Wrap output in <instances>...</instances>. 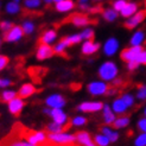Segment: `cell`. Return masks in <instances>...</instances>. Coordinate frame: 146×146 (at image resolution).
I'll return each mask as SVG.
<instances>
[{
    "instance_id": "cell-1",
    "label": "cell",
    "mask_w": 146,
    "mask_h": 146,
    "mask_svg": "<svg viewBox=\"0 0 146 146\" xmlns=\"http://www.w3.org/2000/svg\"><path fill=\"white\" fill-rule=\"evenodd\" d=\"M12 132L18 134L21 139L35 146H48V133L43 131H35L17 122L12 127Z\"/></svg>"
},
{
    "instance_id": "cell-2",
    "label": "cell",
    "mask_w": 146,
    "mask_h": 146,
    "mask_svg": "<svg viewBox=\"0 0 146 146\" xmlns=\"http://www.w3.org/2000/svg\"><path fill=\"white\" fill-rule=\"evenodd\" d=\"M48 146H80L76 141L75 134L67 132L48 133Z\"/></svg>"
},
{
    "instance_id": "cell-3",
    "label": "cell",
    "mask_w": 146,
    "mask_h": 146,
    "mask_svg": "<svg viewBox=\"0 0 146 146\" xmlns=\"http://www.w3.org/2000/svg\"><path fill=\"white\" fill-rule=\"evenodd\" d=\"M64 23H70L77 27H83L90 24H98V19L90 18L86 13H72L68 18L64 19Z\"/></svg>"
},
{
    "instance_id": "cell-4",
    "label": "cell",
    "mask_w": 146,
    "mask_h": 146,
    "mask_svg": "<svg viewBox=\"0 0 146 146\" xmlns=\"http://www.w3.org/2000/svg\"><path fill=\"white\" fill-rule=\"evenodd\" d=\"M118 67H116V64L114 62H105L104 64L101 65L99 68V77L101 80H104V81H113L115 80V77L118 76Z\"/></svg>"
},
{
    "instance_id": "cell-5",
    "label": "cell",
    "mask_w": 146,
    "mask_h": 146,
    "mask_svg": "<svg viewBox=\"0 0 146 146\" xmlns=\"http://www.w3.org/2000/svg\"><path fill=\"white\" fill-rule=\"evenodd\" d=\"M0 146H35V145L25 141L18 134L11 131L10 134H7L5 138L0 140Z\"/></svg>"
},
{
    "instance_id": "cell-6",
    "label": "cell",
    "mask_w": 146,
    "mask_h": 146,
    "mask_svg": "<svg viewBox=\"0 0 146 146\" xmlns=\"http://www.w3.org/2000/svg\"><path fill=\"white\" fill-rule=\"evenodd\" d=\"M144 49L141 45H131L129 48H126L121 51L120 58L123 62H131V61H137L138 56Z\"/></svg>"
},
{
    "instance_id": "cell-7",
    "label": "cell",
    "mask_w": 146,
    "mask_h": 146,
    "mask_svg": "<svg viewBox=\"0 0 146 146\" xmlns=\"http://www.w3.org/2000/svg\"><path fill=\"white\" fill-rule=\"evenodd\" d=\"M146 18V9L145 10H140V11H137L133 16H131L128 20L125 21V24H123V26H125L127 30H133V29H135L139 24H141L143 21L145 20Z\"/></svg>"
},
{
    "instance_id": "cell-8",
    "label": "cell",
    "mask_w": 146,
    "mask_h": 146,
    "mask_svg": "<svg viewBox=\"0 0 146 146\" xmlns=\"http://www.w3.org/2000/svg\"><path fill=\"white\" fill-rule=\"evenodd\" d=\"M109 87L106 84L105 82H101V81H98V82H90L87 87V89H88L89 94H92L93 96H100V95H105L107 94Z\"/></svg>"
},
{
    "instance_id": "cell-9",
    "label": "cell",
    "mask_w": 146,
    "mask_h": 146,
    "mask_svg": "<svg viewBox=\"0 0 146 146\" xmlns=\"http://www.w3.org/2000/svg\"><path fill=\"white\" fill-rule=\"evenodd\" d=\"M24 36V31L21 26L18 25H13L12 29H10L9 31H6L4 33V40L7 43H12V42H17Z\"/></svg>"
},
{
    "instance_id": "cell-10",
    "label": "cell",
    "mask_w": 146,
    "mask_h": 146,
    "mask_svg": "<svg viewBox=\"0 0 146 146\" xmlns=\"http://www.w3.org/2000/svg\"><path fill=\"white\" fill-rule=\"evenodd\" d=\"M104 108V104L102 102H94V101H87V102H82L77 106V109L84 113H95L99 111H102Z\"/></svg>"
},
{
    "instance_id": "cell-11",
    "label": "cell",
    "mask_w": 146,
    "mask_h": 146,
    "mask_svg": "<svg viewBox=\"0 0 146 146\" xmlns=\"http://www.w3.org/2000/svg\"><path fill=\"white\" fill-rule=\"evenodd\" d=\"M55 55L54 49L50 46V44H42L39 43L37 48V52H36V57L38 61H44L48 58H51Z\"/></svg>"
},
{
    "instance_id": "cell-12",
    "label": "cell",
    "mask_w": 146,
    "mask_h": 146,
    "mask_svg": "<svg viewBox=\"0 0 146 146\" xmlns=\"http://www.w3.org/2000/svg\"><path fill=\"white\" fill-rule=\"evenodd\" d=\"M65 99L60 95V94H54V95H50L46 98L45 100V105L49 108H62L65 105Z\"/></svg>"
},
{
    "instance_id": "cell-13",
    "label": "cell",
    "mask_w": 146,
    "mask_h": 146,
    "mask_svg": "<svg viewBox=\"0 0 146 146\" xmlns=\"http://www.w3.org/2000/svg\"><path fill=\"white\" fill-rule=\"evenodd\" d=\"M25 104H24V101L23 99H20V98H14L12 99L10 102H9V111L12 115L14 116H19V114L21 113V111H23V108H24Z\"/></svg>"
},
{
    "instance_id": "cell-14",
    "label": "cell",
    "mask_w": 146,
    "mask_h": 146,
    "mask_svg": "<svg viewBox=\"0 0 146 146\" xmlns=\"http://www.w3.org/2000/svg\"><path fill=\"white\" fill-rule=\"evenodd\" d=\"M75 138L80 146H96L94 139H92L90 134L86 131H78L77 133H75Z\"/></svg>"
},
{
    "instance_id": "cell-15",
    "label": "cell",
    "mask_w": 146,
    "mask_h": 146,
    "mask_svg": "<svg viewBox=\"0 0 146 146\" xmlns=\"http://www.w3.org/2000/svg\"><path fill=\"white\" fill-rule=\"evenodd\" d=\"M49 115H51V118H52V120L55 122L61 123V125H67L69 122L67 114H65L61 108H51Z\"/></svg>"
},
{
    "instance_id": "cell-16",
    "label": "cell",
    "mask_w": 146,
    "mask_h": 146,
    "mask_svg": "<svg viewBox=\"0 0 146 146\" xmlns=\"http://www.w3.org/2000/svg\"><path fill=\"white\" fill-rule=\"evenodd\" d=\"M71 127V123H70V120L67 125H61V123H57V122H50L46 125L45 127V131L48 133H61V132H67V131Z\"/></svg>"
},
{
    "instance_id": "cell-17",
    "label": "cell",
    "mask_w": 146,
    "mask_h": 146,
    "mask_svg": "<svg viewBox=\"0 0 146 146\" xmlns=\"http://www.w3.org/2000/svg\"><path fill=\"white\" fill-rule=\"evenodd\" d=\"M36 92H37V88L32 83H24L18 90V98L20 99L30 98L31 95L36 94Z\"/></svg>"
},
{
    "instance_id": "cell-18",
    "label": "cell",
    "mask_w": 146,
    "mask_h": 146,
    "mask_svg": "<svg viewBox=\"0 0 146 146\" xmlns=\"http://www.w3.org/2000/svg\"><path fill=\"white\" fill-rule=\"evenodd\" d=\"M99 49H100V44H99V43H94L93 40H86L83 43V45H82L81 52L84 56H90V55L95 54Z\"/></svg>"
},
{
    "instance_id": "cell-19",
    "label": "cell",
    "mask_w": 146,
    "mask_h": 146,
    "mask_svg": "<svg viewBox=\"0 0 146 146\" xmlns=\"http://www.w3.org/2000/svg\"><path fill=\"white\" fill-rule=\"evenodd\" d=\"M119 49V42L115 38H109L104 45V51L107 56H113Z\"/></svg>"
},
{
    "instance_id": "cell-20",
    "label": "cell",
    "mask_w": 146,
    "mask_h": 146,
    "mask_svg": "<svg viewBox=\"0 0 146 146\" xmlns=\"http://www.w3.org/2000/svg\"><path fill=\"white\" fill-rule=\"evenodd\" d=\"M55 9L57 12H61V13L69 12L75 9V3L72 0H61V1L56 3Z\"/></svg>"
},
{
    "instance_id": "cell-21",
    "label": "cell",
    "mask_w": 146,
    "mask_h": 146,
    "mask_svg": "<svg viewBox=\"0 0 146 146\" xmlns=\"http://www.w3.org/2000/svg\"><path fill=\"white\" fill-rule=\"evenodd\" d=\"M56 38H57V33L55 30H46L40 35V37L38 39V44L39 43H42V44H50Z\"/></svg>"
},
{
    "instance_id": "cell-22",
    "label": "cell",
    "mask_w": 146,
    "mask_h": 146,
    "mask_svg": "<svg viewBox=\"0 0 146 146\" xmlns=\"http://www.w3.org/2000/svg\"><path fill=\"white\" fill-rule=\"evenodd\" d=\"M102 116H104V121L106 125H112L115 120V116L113 113V109L109 107L108 105H104V108H102Z\"/></svg>"
},
{
    "instance_id": "cell-23",
    "label": "cell",
    "mask_w": 146,
    "mask_h": 146,
    "mask_svg": "<svg viewBox=\"0 0 146 146\" xmlns=\"http://www.w3.org/2000/svg\"><path fill=\"white\" fill-rule=\"evenodd\" d=\"M137 11H138V5L135 3H127L126 6L123 7L120 12L123 18H129L131 16H133Z\"/></svg>"
},
{
    "instance_id": "cell-24",
    "label": "cell",
    "mask_w": 146,
    "mask_h": 146,
    "mask_svg": "<svg viewBox=\"0 0 146 146\" xmlns=\"http://www.w3.org/2000/svg\"><path fill=\"white\" fill-rule=\"evenodd\" d=\"M81 40H82V38H81V36H80V35L65 36V37H63V38L61 39V42H62L67 48L72 46V45H75V44H78V43L81 42Z\"/></svg>"
},
{
    "instance_id": "cell-25",
    "label": "cell",
    "mask_w": 146,
    "mask_h": 146,
    "mask_svg": "<svg viewBox=\"0 0 146 146\" xmlns=\"http://www.w3.org/2000/svg\"><path fill=\"white\" fill-rule=\"evenodd\" d=\"M100 131H101V133H102V134H105V135L108 138L111 143H115L116 140L119 139V134H118V132H115V131H112L111 128L108 127V125L102 126V127L100 128Z\"/></svg>"
},
{
    "instance_id": "cell-26",
    "label": "cell",
    "mask_w": 146,
    "mask_h": 146,
    "mask_svg": "<svg viewBox=\"0 0 146 146\" xmlns=\"http://www.w3.org/2000/svg\"><path fill=\"white\" fill-rule=\"evenodd\" d=\"M112 109H113V112H115L116 114H125L126 111L128 109V107L126 106L125 102L122 101V99H116L113 102Z\"/></svg>"
},
{
    "instance_id": "cell-27",
    "label": "cell",
    "mask_w": 146,
    "mask_h": 146,
    "mask_svg": "<svg viewBox=\"0 0 146 146\" xmlns=\"http://www.w3.org/2000/svg\"><path fill=\"white\" fill-rule=\"evenodd\" d=\"M128 123H129V116L128 115H122V116H120V118L114 120V122L112 123V126H113V128L118 129V128L127 127Z\"/></svg>"
},
{
    "instance_id": "cell-28",
    "label": "cell",
    "mask_w": 146,
    "mask_h": 146,
    "mask_svg": "<svg viewBox=\"0 0 146 146\" xmlns=\"http://www.w3.org/2000/svg\"><path fill=\"white\" fill-rule=\"evenodd\" d=\"M145 40V32L144 30H138L129 40V44L131 45H140L141 43Z\"/></svg>"
},
{
    "instance_id": "cell-29",
    "label": "cell",
    "mask_w": 146,
    "mask_h": 146,
    "mask_svg": "<svg viewBox=\"0 0 146 146\" xmlns=\"http://www.w3.org/2000/svg\"><path fill=\"white\" fill-rule=\"evenodd\" d=\"M102 13V17L106 21H114L116 18H118V12H116L114 9H107V10H104L101 12Z\"/></svg>"
},
{
    "instance_id": "cell-30",
    "label": "cell",
    "mask_w": 146,
    "mask_h": 146,
    "mask_svg": "<svg viewBox=\"0 0 146 146\" xmlns=\"http://www.w3.org/2000/svg\"><path fill=\"white\" fill-rule=\"evenodd\" d=\"M17 96V93L13 90H5L0 94V102H4V104H9V102Z\"/></svg>"
},
{
    "instance_id": "cell-31",
    "label": "cell",
    "mask_w": 146,
    "mask_h": 146,
    "mask_svg": "<svg viewBox=\"0 0 146 146\" xmlns=\"http://www.w3.org/2000/svg\"><path fill=\"white\" fill-rule=\"evenodd\" d=\"M94 143H95L96 146H108L109 145V139L102 133H99L94 137Z\"/></svg>"
},
{
    "instance_id": "cell-32",
    "label": "cell",
    "mask_w": 146,
    "mask_h": 146,
    "mask_svg": "<svg viewBox=\"0 0 146 146\" xmlns=\"http://www.w3.org/2000/svg\"><path fill=\"white\" fill-rule=\"evenodd\" d=\"M6 12L7 13H10V14H16V13H18L19 11H20V6H19V4L18 3H16V1H10V3H7V5H6Z\"/></svg>"
},
{
    "instance_id": "cell-33",
    "label": "cell",
    "mask_w": 146,
    "mask_h": 146,
    "mask_svg": "<svg viewBox=\"0 0 146 146\" xmlns=\"http://www.w3.org/2000/svg\"><path fill=\"white\" fill-rule=\"evenodd\" d=\"M21 29L24 31V35H31L35 30V25L32 23V20H25L23 25H21Z\"/></svg>"
},
{
    "instance_id": "cell-34",
    "label": "cell",
    "mask_w": 146,
    "mask_h": 146,
    "mask_svg": "<svg viewBox=\"0 0 146 146\" xmlns=\"http://www.w3.org/2000/svg\"><path fill=\"white\" fill-rule=\"evenodd\" d=\"M42 4V0H24V5L29 10H35L38 9Z\"/></svg>"
},
{
    "instance_id": "cell-35",
    "label": "cell",
    "mask_w": 146,
    "mask_h": 146,
    "mask_svg": "<svg viewBox=\"0 0 146 146\" xmlns=\"http://www.w3.org/2000/svg\"><path fill=\"white\" fill-rule=\"evenodd\" d=\"M81 38L84 39V40H93L94 37H95V35H94V31L93 29H86V30H83L81 32Z\"/></svg>"
},
{
    "instance_id": "cell-36",
    "label": "cell",
    "mask_w": 146,
    "mask_h": 146,
    "mask_svg": "<svg viewBox=\"0 0 146 146\" xmlns=\"http://www.w3.org/2000/svg\"><path fill=\"white\" fill-rule=\"evenodd\" d=\"M87 120L84 116H75L72 120H70V123H71V127L72 126H83L87 123Z\"/></svg>"
},
{
    "instance_id": "cell-37",
    "label": "cell",
    "mask_w": 146,
    "mask_h": 146,
    "mask_svg": "<svg viewBox=\"0 0 146 146\" xmlns=\"http://www.w3.org/2000/svg\"><path fill=\"white\" fill-rule=\"evenodd\" d=\"M65 49H67V46H65V45L63 44V43L60 40V43L55 45L54 51H55V54H57V55H61V56L67 57V55H65Z\"/></svg>"
},
{
    "instance_id": "cell-38",
    "label": "cell",
    "mask_w": 146,
    "mask_h": 146,
    "mask_svg": "<svg viewBox=\"0 0 146 146\" xmlns=\"http://www.w3.org/2000/svg\"><path fill=\"white\" fill-rule=\"evenodd\" d=\"M126 4H127L126 0H114V1L112 3L113 9H114L116 12H120V11L123 9V7L126 6Z\"/></svg>"
},
{
    "instance_id": "cell-39",
    "label": "cell",
    "mask_w": 146,
    "mask_h": 146,
    "mask_svg": "<svg viewBox=\"0 0 146 146\" xmlns=\"http://www.w3.org/2000/svg\"><path fill=\"white\" fill-rule=\"evenodd\" d=\"M137 99H139V100H146V86H144V84H139V86H138Z\"/></svg>"
},
{
    "instance_id": "cell-40",
    "label": "cell",
    "mask_w": 146,
    "mask_h": 146,
    "mask_svg": "<svg viewBox=\"0 0 146 146\" xmlns=\"http://www.w3.org/2000/svg\"><path fill=\"white\" fill-rule=\"evenodd\" d=\"M134 146H146V133H141L135 138Z\"/></svg>"
},
{
    "instance_id": "cell-41",
    "label": "cell",
    "mask_w": 146,
    "mask_h": 146,
    "mask_svg": "<svg viewBox=\"0 0 146 146\" xmlns=\"http://www.w3.org/2000/svg\"><path fill=\"white\" fill-rule=\"evenodd\" d=\"M121 99H122V101L126 104V106H127L128 108L132 107V106L134 105V98L131 95V94H125V95H123Z\"/></svg>"
},
{
    "instance_id": "cell-42",
    "label": "cell",
    "mask_w": 146,
    "mask_h": 146,
    "mask_svg": "<svg viewBox=\"0 0 146 146\" xmlns=\"http://www.w3.org/2000/svg\"><path fill=\"white\" fill-rule=\"evenodd\" d=\"M10 63V58L5 55H0V71L4 70Z\"/></svg>"
},
{
    "instance_id": "cell-43",
    "label": "cell",
    "mask_w": 146,
    "mask_h": 146,
    "mask_svg": "<svg viewBox=\"0 0 146 146\" xmlns=\"http://www.w3.org/2000/svg\"><path fill=\"white\" fill-rule=\"evenodd\" d=\"M137 126H138V129H139L141 133H146V118L139 119V121H138V123H137Z\"/></svg>"
},
{
    "instance_id": "cell-44",
    "label": "cell",
    "mask_w": 146,
    "mask_h": 146,
    "mask_svg": "<svg viewBox=\"0 0 146 146\" xmlns=\"http://www.w3.org/2000/svg\"><path fill=\"white\" fill-rule=\"evenodd\" d=\"M13 27V24L11 23V21H9V20H4V21H1L0 23V29H1L3 31H9L10 29H12Z\"/></svg>"
},
{
    "instance_id": "cell-45",
    "label": "cell",
    "mask_w": 146,
    "mask_h": 146,
    "mask_svg": "<svg viewBox=\"0 0 146 146\" xmlns=\"http://www.w3.org/2000/svg\"><path fill=\"white\" fill-rule=\"evenodd\" d=\"M137 62L139 64L146 65V50H143L139 54V56H138V58H137Z\"/></svg>"
},
{
    "instance_id": "cell-46",
    "label": "cell",
    "mask_w": 146,
    "mask_h": 146,
    "mask_svg": "<svg viewBox=\"0 0 146 146\" xmlns=\"http://www.w3.org/2000/svg\"><path fill=\"white\" fill-rule=\"evenodd\" d=\"M12 84V81H10L9 78H0V88H6Z\"/></svg>"
},
{
    "instance_id": "cell-47",
    "label": "cell",
    "mask_w": 146,
    "mask_h": 146,
    "mask_svg": "<svg viewBox=\"0 0 146 146\" xmlns=\"http://www.w3.org/2000/svg\"><path fill=\"white\" fill-rule=\"evenodd\" d=\"M138 67H139V63H138L137 61H131V62H127V68L128 70H135Z\"/></svg>"
},
{
    "instance_id": "cell-48",
    "label": "cell",
    "mask_w": 146,
    "mask_h": 146,
    "mask_svg": "<svg viewBox=\"0 0 146 146\" xmlns=\"http://www.w3.org/2000/svg\"><path fill=\"white\" fill-rule=\"evenodd\" d=\"M88 1H89V0H78L80 5H83V4H88Z\"/></svg>"
},
{
    "instance_id": "cell-49",
    "label": "cell",
    "mask_w": 146,
    "mask_h": 146,
    "mask_svg": "<svg viewBox=\"0 0 146 146\" xmlns=\"http://www.w3.org/2000/svg\"><path fill=\"white\" fill-rule=\"evenodd\" d=\"M43 1H44L46 5H49V4H51V3H52V0H43Z\"/></svg>"
},
{
    "instance_id": "cell-50",
    "label": "cell",
    "mask_w": 146,
    "mask_h": 146,
    "mask_svg": "<svg viewBox=\"0 0 146 146\" xmlns=\"http://www.w3.org/2000/svg\"><path fill=\"white\" fill-rule=\"evenodd\" d=\"M93 1H94V3H96V4H98V3H100V1H101V0H93Z\"/></svg>"
},
{
    "instance_id": "cell-51",
    "label": "cell",
    "mask_w": 146,
    "mask_h": 146,
    "mask_svg": "<svg viewBox=\"0 0 146 146\" xmlns=\"http://www.w3.org/2000/svg\"><path fill=\"white\" fill-rule=\"evenodd\" d=\"M1 43H3V39H1V37H0V48H1Z\"/></svg>"
},
{
    "instance_id": "cell-52",
    "label": "cell",
    "mask_w": 146,
    "mask_h": 146,
    "mask_svg": "<svg viewBox=\"0 0 146 146\" xmlns=\"http://www.w3.org/2000/svg\"><path fill=\"white\" fill-rule=\"evenodd\" d=\"M52 1H55V3H58V1H61V0H52Z\"/></svg>"
},
{
    "instance_id": "cell-53",
    "label": "cell",
    "mask_w": 146,
    "mask_h": 146,
    "mask_svg": "<svg viewBox=\"0 0 146 146\" xmlns=\"http://www.w3.org/2000/svg\"><path fill=\"white\" fill-rule=\"evenodd\" d=\"M13 1H16V3H19V1H20V0H13Z\"/></svg>"
},
{
    "instance_id": "cell-54",
    "label": "cell",
    "mask_w": 146,
    "mask_h": 146,
    "mask_svg": "<svg viewBox=\"0 0 146 146\" xmlns=\"http://www.w3.org/2000/svg\"><path fill=\"white\" fill-rule=\"evenodd\" d=\"M144 114H145V116H146V108H145V111H144Z\"/></svg>"
},
{
    "instance_id": "cell-55",
    "label": "cell",
    "mask_w": 146,
    "mask_h": 146,
    "mask_svg": "<svg viewBox=\"0 0 146 146\" xmlns=\"http://www.w3.org/2000/svg\"><path fill=\"white\" fill-rule=\"evenodd\" d=\"M145 7H146V0H145Z\"/></svg>"
}]
</instances>
